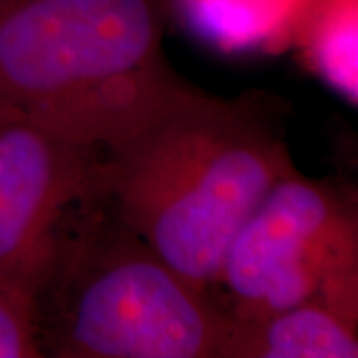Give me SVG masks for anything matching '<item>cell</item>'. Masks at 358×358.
Returning a JSON list of instances; mask_svg holds the SVG:
<instances>
[{"instance_id": "cell-1", "label": "cell", "mask_w": 358, "mask_h": 358, "mask_svg": "<svg viewBox=\"0 0 358 358\" xmlns=\"http://www.w3.org/2000/svg\"><path fill=\"white\" fill-rule=\"evenodd\" d=\"M271 112L259 98L223 100L176 80L98 148L100 195L199 291L217 282L237 231L294 169Z\"/></svg>"}, {"instance_id": "cell-2", "label": "cell", "mask_w": 358, "mask_h": 358, "mask_svg": "<svg viewBox=\"0 0 358 358\" xmlns=\"http://www.w3.org/2000/svg\"><path fill=\"white\" fill-rule=\"evenodd\" d=\"M166 13L167 0H0V103L98 150L178 78Z\"/></svg>"}, {"instance_id": "cell-3", "label": "cell", "mask_w": 358, "mask_h": 358, "mask_svg": "<svg viewBox=\"0 0 358 358\" xmlns=\"http://www.w3.org/2000/svg\"><path fill=\"white\" fill-rule=\"evenodd\" d=\"M34 322L42 357L227 358L235 319L110 207L72 227L34 299Z\"/></svg>"}, {"instance_id": "cell-4", "label": "cell", "mask_w": 358, "mask_h": 358, "mask_svg": "<svg viewBox=\"0 0 358 358\" xmlns=\"http://www.w3.org/2000/svg\"><path fill=\"white\" fill-rule=\"evenodd\" d=\"M217 282L233 296L237 320L265 319L317 296L358 303L357 205L293 169L233 237Z\"/></svg>"}, {"instance_id": "cell-5", "label": "cell", "mask_w": 358, "mask_h": 358, "mask_svg": "<svg viewBox=\"0 0 358 358\" xmlns=\"http://www.w3.org/2000/svg\"><path fill=\"white\" fill-rule=\"evenodd\" d=\"M98 150L0 103V291L30 303L72 227V207L96 193Z\"/></svg>"}, {"instance_id": "cell-6", "label": "cell", "mask_w": 358, "mask_h": 358, "mask_svg": "<svg viewBox=\"0 0 358 358\" xmlns=\"http://www.w3.org/2000/svg\"><path fill=\"white\" fill-rule=\"evenodd\" d=\"M358 303L317 296L233 324L227 358H357Z\"/></svg>"}, {"instance_id": "cell-7", "label": "cell", "mask_w": 358, "mask_h": 358, "mask_svg": "<svg viewBox=\"0 0 358 358\" xmlns=\"http://www.w3.org/2000/svg\"><path fill=\"white\" fill-rule=\"evenodd\" d=\"M357 0H334L317 20L310 54L319 72L352 103H357Z\"/></svg>"}, {"instance_id": "cell-8", "label": "cell", "mask_w": 358, "mask_h": 358, "mask_svg": "<svg viewBox=\"0 0 358 358\" xmlns=\"http://www.w3.org/2000/svg\"><path fill=\"white\" fill-rule=\"evenodd\" d=\"M0 358H42L34 308L6 291H0Z\"/></svg>"}]
</instances>
